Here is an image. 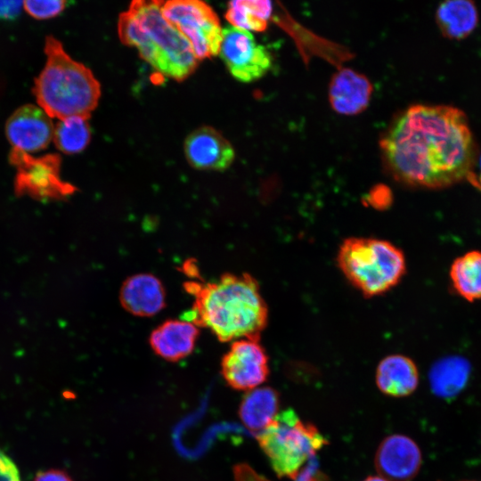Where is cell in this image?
<instances>
[{"mask_svg": "<svg viewBox=\"0 0 481 481\" xmlns=\"http://www.w3.org/2000/svg\"><path fill=\"white\" fill-rule=\"evenodd\" d=\"M87 120L86 118L77 116L60 119L53 130V141L55 147L68 155L83 151L91 140Z\"/></svg>", "mask_w": 481, "mask_h": 481, "instance_id": "603a6c76", "label": "cell"}, {"mask_svg": "<svg viewBox=\"0 0 481 481\" xmlns=\"http://www.w3.org/2000/svg\"><path fill=\"white\" fill-rule=\"evenodd\" d=\"M44 52L46 61L33 86L37 105L52 118H89L101 96L100 83L91 69L73 60L53 36L45 37Z\"/></svg>", "mask_w": 481, "mask_h": 481, "instance_id": "277c9868", "label": "cell"}, {"mask_svg": "<svg viewBox=\"0 0 481 481\" xmlns=\"http://www.w3.org/2000/svg\"><path fill=\"white\" fill-rule=\"evenodd\" d=\"M23 9L37 20H47L59 15L65 9L66 2L61 0L51 1H23Z\"/></svg>", "mask_w": 481, "mask_h": 481, "instance_id": "cb8c5ba5", "label": "cell"}, {"mask_svg": "<svg viewBox=\"0 0 481 481\" xmlns=\"http://www.w3.org/2000/svg\"><path fill=\"white\" fill-rule=\"evenodd\" d=\"M122 306L137 316H151L165 306V289L152 274L138 273L127 278L120 289Z\"/></svg>", "mask_w": 481, "mask_h": 481, "instance_id": "2e32d148", "label": "cell"}, {"mask_svg": "<svg viewBox=\"0 0 481 481\" xmlns=\"http://www.w3.org/2000/svg\"><path fill=\"white\" fill-rule=\"evenodd\" d=\"M257 438L276 475L291 479L327 444L313 424L301 420L290 408L280 412Z\"/></svg>", "mask_w": 481, "mask_h": 481, "instance_id": "8992f818", "label": "cell"}, {"mask_svg": "<svg viewBox=\"0 0 481 481\" xmlns=\"http://www.w3.org/2000/svg\"><path fill=\"white\" fill-rule=\"evenodd\" d=\"M363 481H387V480L380 476H370Z\"/></svg>", "mask_w": 481, "mask_h": 481, "instance_id": "f1b7e54d", "label": "cell"}, {"mask_svg": "<svg viewBox=\"0 0 481 481\" xmlns=\"http://www.w3.org/2000/svg\"><path fill=\"white\" fill-rule=\"evenodd\" d=\"M0 481H21L17 466L1 449Z\"/></svg>", "mask_w": 481, "mask_h": 481, "instance_id": "d4e9b609", "label": "cell"}, {"mask_svg": "<svg viewBox=\"0 0 481 481\" xmlns=\"http://www.w3.org/2000/svg\"><path fill=\"white\" fill-rule=\"evenodd\" d=\"M162 1H134L119 15L120 40L163 76L181 81L196 69L198 60L187 39L163 16Z\"/></svg>", "mask_w": 481, "mask_h": 481, "instance_id": "3957f363", "label": "cell"}, {"mask_svg": "<svg viewBox=\"0 0 481 481\" xmlns=\"http://www.w3.org/2000/svg\"><path fill=\"white\" fill-rule=\"evenodd\" d=\"M184 287L193 297L184 320L208 328L222 342L259 338L268 309L251 275L224 273L213 281H186Z\"/></svg>", "mask_w": 481, "mask_h": 481, "instance_id": "7a4b0ae2", "label": "cell"}, {"mask_svg": "<svg viewBox=\"0 0 481 481\" xmlns=\"http://www.w3.org/2000/svg\"><path fill=\"white\" fill-rule=\"evenodd\" d=\"M9 161L17 169L14 193L19 197L28 195L37 200H64L77 190L61 178V159L59 154L34 158L12 148Z\"/></svg>", "mask_w": 481, "mask_h": 481, "instance_id": "ba28073f", "label": "cell"}, {"mask_svg": "<svg viewBox=\"0 0 481 481\" xmlns=\"http://www.w3.org/2000/svg\"><path fill=\"white\" fill-rule=\"evenodd\" d=\"M218 53L232 76L243 83L261 78L272 67L270 53L252 33L232 26L222 29Z\"/></svg>", "mask_w": 481, "mask_h": 481, "instance_id": "9c48e42d", "label": "cell"}, {"mask_svg": "<svg viewBox=\"0 0 481 481\" xmlns=\"http://www.w3.org/2000/svg\"><path fill=\"white\" fill-rule=\"evenodd\" d=\"M436 20L444 37L462 39L476 29L478 12L470 0H446L438 5Z\"/></svg>", "mask_w": 481, "mask_h": 481, "instance_id": "d6986e66", "label": "cell"}, {"mask_svg": "<svg viewBox=\"0 0 481 481\" xmlns=\"http://www.w3.org/2000/svg\"><path fill=\"white\" fill-rule=\"evenodd\" d=\"M35 481H72L70 477L64 471L49 469L37 474Z\"/></svg>", "mask_w": 481, "mask_h": 481, "instance_id": "484cf974", "label": "cell"}, {"mask_svg": "<svg viewBox=\"0 0 481 481\" xmlns=\"http://www.w3.org/2000/svg\"><path fill=\"white\" fill-rule=\"evenodd\" d=\"M469 373L470 365L466 359L459 356L441 359L429 372L431 389L441 398L452 399L465 387Z\"/></svg>", "mask_w": 481, "mask_h": 481, "instance_id": "ffe728a7", "label": "cell"}, {"mask_svg": "<svg viewBox=\"0 0 481 481\" xmlns=\"http://www.w3.org/2000/svg\"><path fill=\"white\" fill-rule=\"evenodd\" d=\"M222 375L237 390H252L269 375L268 356L258 338H245L232 341L222 358Z\"/></svg>", "mask_w": 481, "mask_h": 481, "instance_id": "30bf717a", "label": "cell"}, {"mask_svg": "<svg viewBox=\"0 0 481 481\" xmlns=\"http://www.w3.org/2000/svg\"><path fill=\"white\" fill-rule=\"evenodd\" d=\"M374 462L379 476L387 481H410L420 471L422 456L412 438L395 434L380 443Z\"/></svg>", "mask_w": 481, "mask_h": 481, "instance_id": "7c38bea8", "label": "cell"}, {"mask_svg": "<svg viewBox=\"0 0 481 481\" xmlns=\"http://www.w3.org/2000/svg\"><path fill=\"white\" fill-rule=\"evenodd\" d=\"M21 2L4 1L0 2V18H13L19 12Z\"/></svg>", "mask_w": 481, "mask_h": 481, "instance_id": "4316f807", "label": "cell"}, {"mask_svg": "<svg viewBox=\"0 0 481 481\" xmlns=\"http://www.w3.org/2000/svg\"><path fill=\"white\" fill-rule=\"evenodd\" d=\"M53 130L52 118L34 104L19 107L5 123V135L12 148L29 154L45 149L53 141Z\"/></svg>", "mask_w": 481, "mask_h": 481, "instance_id": "8fae6325", "label": "cell"}, {"mask_svg": "<svg viewBox=\"0 0 481 481\" xmlns=\"http://www.w3.org/2000/svg\"><path fill=\"white\" fill-rule=\"evenodd\" d=\"M450 280L456 293L469 302L481 299V250L457 257L450 267Z\"/></svg>", "mask_w": 481, "mask_h": 481, "instance_id": "44dd1931", "label": "cell"}, {"mask_svg": "<svg viewBox=\"0 0 481 481\" xmlns=\"http://www.w3.org/2000/svg\"><path fill=\"white\" fill-rule=\"evenodd\" d=\"M337 263L349 282L366 297L387 292L400 281L406 270L403 251L376 238L344 240Z\"/></svg>", "mask_w": 481, "mask_h": 481, "instance_id": "5b68a950", "label": "cell"}, {"mask_svg": "<svg viewBox=\"0 0 481 481\" xmlns=\"http://www.w3.org/2000/svg\"><path fill=\"white\" fill-rule=\"evenodd\" d=\"M467 180L481 191V153L477 159V162L474 163L472 171Z\"/></svg>", "mask_w": 481, "mask_h": 481, "instance_id": "83f0119b", "label": "cell"}, {"mask_svg": "<svg viewBox=\"0 0 481 481\" xmlns=\"http://www.w3.org/2000/svg\"><path fill=\"white\" fill-rule=\"evenodd\" d=\"M279 393L269 387L249 390L243 397L239 415L250 430L261 432L279 413Z\"/></svg>", "mask_w": 481, "mask_h": 481, "instance_id": "ac0fdd59", "label": "cell"}, {"mask_svg": "<svg viewBox=\"0 0 481 481\" xmlns=\"http://www.w3.org/2000/svg\"><path fill=\"white\" fill-rule=\"evenodd\" d=\"M468 481H474V480H468Z\"/></svg>", "mask_w": 481, "mask_h": 481, "instance_id": "f546056e", "label": "cell"}, {"mask_svg": "<svg viewBox=\"0 0 481 481\" xmlns=\"http://www.w3.org/2000/svg\"><path fill=\"white\" fill-rule=\"evenodd\" d=\"M164 18L189 42L196 59L216 55L222 28L213 9L198 0H172L161 7Z\"/></svg>", "mask_w": 481, "mask_h": 481, "instance_id": "52a82bcc", "label": "cell"}, {"mask_svg": "<svg viewBox=\"0 0 481 481\" xmlns=\"http://www.w3.org/2000/svg\"><path fill=\"white\" fill-rule=\"evenodd\" d=\"M271 1L237 0L228 4L226 20L240 29L247 31H263L268 26L272 16Z\"/></svg>", "mask_w": 481, "mask_h": 481, "instance_id": "7402d4cb", "label": "cell"}, {"mask_svg": "<svg viewBox=\"0 0 481 481\" xmlns=\"http://www.w3.org/2000/svg\"><path fill=\"white\" fill-rule=\"evenodd\" d=\"M199 327L186 320H167L153 330L150 345L156 355L169 362L188 356L194 349Z\"/></svg>", "mask_w": 481, "mask_h": 481, "instance_id": "9a60e30c", "label": "cell"}, {"mask_svg": "<svg viewBox=\"0 0 481 481\" xmlns=\"http://www.w3.org/2000/svg\"><path fill=\"white\" fill-rule=\"evenodd\" d=\"M184 152L188 162L200 170H225L235 158L232 144L210 126L192 132L185 139Z\"/></svg>", "mask_w": 481, "mask_h": 481, "instance_id": "4fadbf2b", "label": "cell"}, {"mask_svg": "<svg viewBox=\"0 0 481 481\" xmlns=\"http://www.w3.org/2000/svg\"><path fill=\"white\" fill-rule=\"evenodd\" d=\"M376 384L385 395L404 397L412 394L419 385V371L414 362L402 355L383 358L376 371Z\"/></svg>", "mask_w": 481, "mask_h": 481, "instance_id": "e0dca14e", "label": "cell"}, {"mask_svg": "<svg viewBox=\"0 0 481 481\" xmlns=\"http://www.w3.org/2000/svg\"><path fill=\"white\" fill-rule=\"evenodd\" d=\"M385 164L400 183L441 189L468 179L476 155L465 113L449 105L404 110L380 141Z\"/></svg>", "mask_w": 481, "mask_h": 481, "instance_id": "6da1fadb", "label": "cell"}, {"mask_svg": "<svg viewBox=\"0 0 481 481\" xmlns=\"http://www.w3.org/2000/svg\"><path fill=\"white\" fill-rule=\"evenodd\" d=\"M373 87L367 77L352 69L336 72L329 86V101L338 114L356 115L369 105Z\"/></svg>", "mask_w": 481, "mask_h": 481, "instance_id": "5bb4252c", "label": "cell"}]
</instances>
